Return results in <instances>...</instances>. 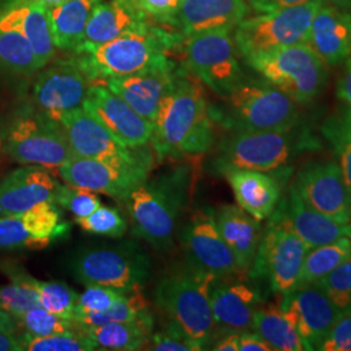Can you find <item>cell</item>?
<instances>
[{"mask_svg":"<svg viewBox=\"0 0 351 351\" xmlns=\"http://www.w3.org/2000/svg\"><path fill=\"white\" fill-rule=\"evenodd\" d=\"M0 27L20 32L30 43L43 68L55 59L58 49L51 33L47 8L43 4H5L0 10Z\"/></svg>","mask_w":351,"mask_h":351,"instance_id":"83f0119b","label":"cell"},{"mask_svg":"<svg viewBox=\"0 0 351 351\" xmlns=\"http://www.w3.org/2000/svg\"><path fill=\"white\" fill-rule=\"evenodd\" d=\"M280 307L297 329L304 350H317L342 316L316 284L293 289L282 295Z\"/></svg>","mask_w":351,"mask_h":351,"instance_id":"e0dca14e","label":"cell"},{"mask_svg":"<svg viewBox=\"0 0 351 351\" xmlns=\"http://www.w3.org/2000/svg\"><path fill=\"white\" fill-rule=\"evenodd\" d=\"M126 294L128 291H121L117 289L101 287V285H88L84 293L78 294L75 314L99 313V311L108 310L116 302L123 300Z\"/></svg>","mask_w":351,"mask_h":351,"instance_id":"f6af8a7d","label":"cell"},{"mask_svg":"<svg viewBox=\"0 0 351 351\" xmlns=\"http://www.w3.org/2000/svg\"><path fill=\"white\" fill-rule=\"evenodd\" d=\"M43 65L26 38L14 29L0 27V71L16 75L38 73Z\"/></svg>","mask_w":351,"mask_h":351,"instance_id":"8d00e7d4","label":"cell"},{"mask_svg":"<svg viewBox=\"0 0 351 351\" xmlns=\"http://www.w3.org/2000/svg\"><path fill=\"white\" fill-rule=\"evenodd\" d=\"M349 258H351L349 237H342L326 245L308 249L295 288L317 282Z\"/></svg>","mask_w":351,"mask_h":351,"instance_id":"e575fe53","label":"cell"},{"mask_svg":"<svg viewBox=\"0 0 351 351\" xmlns=\"http://www.w3.org/2000/svg\"><path fill=\"white\" fill-rule=\"evenodd\" d=\"M75 221L81 229L90 234L110 239L124 237L129 228L125 216L120 213L119 208L107 207L103 204L86 217L77 219Z\"/></svg>","mask_w":351,"mask_h":351,"instance_id":"60d3db41","label":"cell"},{"mask_svg":"<svg viewBox=\"0 0 351 351\" xmlns=\"http://www.w3.org/2000/svg\"><path fill=\"white\" fill-rule=\"evenodd\" d=\"M191 181L188 164L149 176L125 201L132 233L158 251L171 250L188 206Z\"/></svg>","mask_w":351,"mask_h":351,"instance_id":"7a4b0ae2","label":"cell"},{"mask_svg":"<svg viewBox=\"0 0 351 351\" xmlns=\"http://www.w3.org/2000/svg\"><path fill=\"white\" fill-rule=\"evenodd\" d=\"M332 4L351 13V0H332Z\"/></svg>","mask_w":351,"mask_h":351,"instance_id":"6f0895ef","label":"cell"},{"mask_svg":"<svg viewBox=\"0 0 351 351\" xmlns=\"http://www.w3.org/2000/svg\"><path fill=\"white\" fill-rule=\"evenodd\" d=\"M251 330L256 332L272 350H304L297 329L282 313L280 304L261 306L254 315Z\"/></svg>","mask_w":351,"mask_h":351,"instance_id":"836d02e7","label":"cell"},{"mask_svg":"<svg viewBox=\"0 0 351 351\" xmlns=\"http://www.w3.org/2000/svg\"><path fill=\"white\" fill-rule=\"evenodd\" d=\"M101 0H68L47 8L53 43L58 50L75 51Z\"/></svg>","mask_w":351,"mask_h":351,"instance_id":"4dcf8cb0","label":"cell"},{"mask_svg":"<svg viewBox=\"0 0 351 351\" xmlns=\"http://www.w3.org/2000/svg\"><path fill=\"white\" fill-rule=\"evenodd\" d=\"M59 182L40 165H23L0 181V216L25 213L45 202L55 203Z\"/></svg>","mask_w":351,"mask_h":351,"instance_id":"603a6c76","label":"cell"},{"mask_svg":"<svg viewBox=\"0 0 351 351\" xmlns=\"http://www.w3.org/2000/svg\"><path fill=\"white\" fill-rule=\"evenodd\" d=\"M217 276L186 263L164 274L154 289V303L195 350H206L216 336L211 289Z\"/></svg>","mask_w":351,"mask_h":351,"instance_id":"3957f363","label":"cell"},{"mask_svg":"<svg viewBox=\"0 0 351 351\" xmlns=\"http://www.w3.org/2000/svg\"><path fill=\"white\" fill-rule=\"evenodd\" d=\"M317 146L306 132L290 130H228L213 155V169L224 175L243 169L274 173L285 168L298 154Z\"/></svg>","mask_w":351,"mask_h":351,"instance_id":"277c9868","label":"cell"},{"mask_svg":"<svg viewBox=\"0 0 351 351\" xmlns=\"http://www.w3.org/2000/svg\"><path fill=\"white\" fill-rule=\"evenodd\" d=\"M341 315L351 314V258L317 282Z\"/></svg>","mask_w":351,"mask_h":351,"instance_id":"b9f144b4","label":"cell"},{"mask_svg":"<svg viewBox=\"0 0 351 351\" xmlns=\"http://www.w3.org/2000/svg\"><path fill=\"white\" fill-rule=\"evenodd\" d=\"M82 107L128 149H141L150 143L154 123L101 82L90 88Z\"/></svg>","mask_w":351,"mask_h":351,"instance_id":"d6986e66","label":"cell"},{"mask_svg":"<svg viewBox=\"0 0 351 351\" xmlns=\"http://www.w3.org/2000/svg\"><path fill=\"white\" fill-rule=\"evenodd\" d=\"M343 71L337 80L336 93L339 101L351 110V58L345 60Z\"/></svg>","mask_w":351,"mask_h":351,"instance_id":"816d5d0a","label":"cell"},{"mask_svg":"<svg viewBox=\"0 0 351 351\" xmlns=\"http://www.w3.org/2000/svg\"><path fill=\"white\" fill-rule=\"evenodd\" d=\"M0 351H24L21 337L17 333L0 330Z\"/></svg>","mask_w":351,"mask_h":351,"instance_id":"db71d44e","label":"cell"},{"mask_svg":"<svg viewBox=\"0 0 351 351\" xmlns=\"http://www.w3.org/2000/svg\"><path fill=\"white\" fill-rule=\"evenodd\" d=\"M349 226H350V232H349V239H350V241H351V219H350V223H349Z\"/></svg>","mask_w":351,"mask_h":351,"instance_id":"91938a15","label":"cell"},{"mask_svg":"<svg viewBox=\"0 0 351 351\" xmlns=\"http://www.w3.org/2000/svg\"><path fill=\"white\" fill-rule=\"evenodd\" d=\"M315 1H326V0H249V4L255 12L264 13L315 3Z\"/></svg>","mask_w":351,"mask_h":351,"instance_id":"681fc988","label":"cell"},{"mask_svg":"<svg viewBox=\"0 0 351 351\" xmlns=\"http://www.w3.org/2000/svg\"><path fill=\"white\" fill-rule=\"evenodd\" d=\"M180 47L186 71L221 98L246 77L232 30L194 34L185 38Z\"/></svg>","mask_w":351,"mask_h":351,"instance_id":"8fae6325","label":"cell"},{"mask_svg":"<svg viewBox=\"0 0 351 351\" xmlns=\"http://www.w3.org/2000/svg\"><path fill=\"white\" fill-rule=\"evenodd\" d=\"M308 251L289 226L282 201L268 219L255 259L249 269L252 281H267L275 294L285 295L297 287Z\"/></svg>","mask_w":351,"mask_h":351,"instance_id":"9c48e42d","label":"cell"},{"mask_svg":"<svg viewBox=\"0 0 351 351\" xmlns=\"http://www.w3.org/2000/svg\"><path fill=\"white\" fill-rule=\"evenodd\" d=\"M221 336H215L211 350L215 351H239V332L237 330H228L220 332Z\"/></svg>","mask_w":351,"mask_h":351,"instance_id":"f5cc1de1","label":"cell"},{"mask_svg":"<svg viewBox=\"0 0 351 351\" xmlns=\"http://www.w3.org/2000/svg\"><path fill=\"white\" fill-rule=\"evenodd\" d=\"M181 72L171 59L134 75L104 80L103 85L121 97L142 117L155 121L159 106Z\"/></svg>","mask_w":351,"mask_h":351,"instance_id":"44dd1931","label":"cell"},{"mask_svg":"<svg viewBox=\"0 0 351 351\" xmlns=\"http://www.w3.org/2000/svg\"><path fill=\"white\" fill-rule=\"evenodd\" d=\"M282 204L291 230L306 243L308 249L326 245L342 237H349V224H341L324 213L311 208L303 202L293 185L289 189L288 197L282 199Z\"/></svg>","mask_w":351,"mask_h":351,"instance_id":"f546056e","label":"cell"},{"mask_svg":"<svg viewBox=\"0 0 351 351\" xmlns=\"http://www.w3.org/2000/svg\"><path fill=\"white\" fill-rule=\"evenodd\" d=\"M245 60L263 80L297 104L314 101L326 88V63L306 43L258 52Z\"/></svg>","mask_w":351,"mask_h":351,"instance_id":"ba28073f","label":"cell"},{"mask_svg":"<svg viewBox=\"0 0 351 351\" xmlns=\"http://www.w3.org/2000/svg\"><path fill=\"white\" fill-rule=\"evenodd\" d=\"M64 1H68V0H10L7 4H17V3H39V4H43L46 8L52 7V5H56V4H60Z\"/></svg>","mask_w":351,"mask_h":351,"instance_id":"9f6ffc18","label":"cell"},{"mask_svg":"<svg viewBox=\"0 0 351 351\" xmlns=\"http://www.w3.org/2000/svg\"><path fill=\"white\" fill-rule=\"evenodd\" d=\"M0 330L17 333V323H16L14 317L4 313L3 310H0Z\"/></svg>","mask_w":351,"mask_h":351,"instance_id":"11a10c76","label":"cell"},{"mask_svg":"<svg viewBox=\"0 0 351 351\" xmlns=\"http://www.w3.org/2000/svg\"><path fill=\"white\" fill-rule=\"evenodd\" d=\"M185 38L146 24L93 50L81 52L98 82L134 75L168 60V52L180 47Z\"/></svg>","mask_w":351,"mask_h":351,"instance_id":"8992f818","label":"cell"},{"mask_svg":"<svg viewBox=\"0 0 351 351\" xmlns=\"http://www.w3.org/2000/svg\"><path fill=\"white\" fill-rule=\"evenodd\" d=\"M146 24L149 20L129 0H101L88 20L80 46L73 52L93 50Z\"/></svg>","mask_w":351,"mask_h":351,"instance_id":"484cf974","label":"cell"},{"mask_svg":"<svg viewBox=\"0 0 351 351\" xmlns=\"http://www.w3.org/2000/svg\"><path fill=\"white\" fill-rule=\"evenodd\" d=\"M154 163V154L136 163H106L97 159L73 156L58 168L66 185L104 194L113 199L125 202L128 197L146 181Z\"/></svg>","mask_w":351,"mask_h":351,"instance_id":"5bb4252c","label":"cell"},{"mask_svg":"<svg viewBox=\"0 0 351 351\" xmlns=\"http://www.w3.org/2000/svg\"><path fill=\"white\" fill-rule=\"evenodd\" d=\"M69 272L82 285H101L121 291H136L150 280V255L134 241L88 246L71 256Z\"/></svg>","mask_w":351,"mask_h":351,"instance_id":"5b68a950","label":"cell"},{"mask_svg":"<svg viewBox=\"0 0 351 351\" xmlns=\"http://www.w3.org/2000/svg\"><path fill=\"white\" fill-rule=\"evenodd\" d=\"M223 176L232 188L237 206L254 219L268 220L275 213L282 194L276 176L243 169L228 171Z\"/></svg>","mask_w":351,"mask_h":351,"instance_id":"4316f807","label":"cell"},{"mask_svg":"<svg viewBox=\"0 0 351 351\" xmlns=\"http://www.w3.org/2000/svg\"><path fill=\"white\" fill-rule=\"evenodd\" d=\"M23 348L27 351H94L99 350L98 345L78 328L75 330L52 335L46 337H34L20 335Z\"/></svg>","mask_w":351,"mask_h":351,"instance_id":"f35d334b","label":"cell"},{"mask_svg":"<svg viewBox=\"0 0 351 351\" xmlns=\"http://www.w3.org/2000/svg\"><path fill=\"white\" fill-rule=\"evenodd\" d=\"M239 351H274L272 348L254 330L239 332Z\"/></svg>","mask_w":351,"mask_h":351,"instance_id":"f907efd6","label":"cell"},{"mask_svg":"<svg viewBox=\"0 0 351 351\" xmlns=\"http://www.w3.org/2000/svg\"><path fill=\"white\" fill-rule=\"evenodd\" d=\"M302 199L341 224L351 219V194L336 160H311L303 165L293 182Z\"/></svg>","mask_w":351,"mask_h":351,"instance_id":"2e32d148","label":"cell"},{"mask_svg":"<svg viewBox=\"0 0 351 351\" xmlns=\"http://www.w3.org/2000/svg\"><path fill=\"white\" fill-rule=\"evenodd\" d=\"M224 98L215 116L226 130H290L300 120L298 104L265 80L245 77Z\"/></svg>","mask_w":351,"mask_h":351,"instance_id":"52a82bcc","label":"cell"},{"mask_svg":"<svg viewBox=\"0 0 351 351\" xmlns=\"http://www.w3.org/2000/svg\"><path fill=\"white\" fill-rule=\"evenodd\" d=\"M237 276L217 277L211 289V308L219 332L250 330L254 315L261 307V291Z\"/></svg>","mask_w":351,"mask_h":351,"instance_id":"7402d4cb","label":"cell"},{"mask_svg":"<svg viewBox=\"0 0 351 351\" xmlns=\"http://www.w3.org/2000/svg\"><path fill=\"white\" fill-rule=\"evenodd\" d=\"M3 152H4V141H3V136L0 134V156Z\"/></svg>","mask_w":351,"mask_h":351,"instance_id":"680465c9","label":"cell"},{"mask_svg":"<svg viewBox=\"0 0 351 351\" xmlns=\"http://www.w3.org/2000/svg\"><path fill=\"white\" fill-rule=\"evenodd\" d=\"M150 311L149 302L141 290H137L128 293L123 300L116 302L108 310L99 313H78L75 315L73 322L78 328H90L110 323L133 322Z\"/></svg>","mask_w":351,"mask_h":351,"instance_id":"74e56055","label":"cell"},{"mask_svg":"<svg viewBox=\"0 0 351 351\" xmlns=\"http://www.w3.org/2000/svg\"><path fill=\"white\" fill-rule=\"evenodd\" d=\"M304 43L326 66L345 63L351 55V13L324 3L315 14Z\"/></svg>","mask_w":351,"mask_h":351,"instance_id":"d4e9b609","label":"cell"},{"mask_svg":"<svg viewBox=\"0 0 351 351\" xmlns=\"http://www.w3.org/2000/svg\"><path fill=\"white\" fill-rule=\"evenodd\" d=\"M97 82L82 53L49 63L38 72L32 88L33 108L60 123L64 114L84 106L88 90Z\"/></svg>","mask_w":351,"mask_h":351,"instance_id":"7c38bea8","label":"cell"},{"mask_svg":"<svg viewBox=\"0 0 351 351\" xmlns=\"http://www.w3.org/2000/svg\"><path fill=\"white\" fill-rule=\"evenodd\" d=\"M326 1L259 13L243 19L233 30L239 55H250L297 43H304L315 14Z\"/></svg>","mask_w":351,"mask_h":351,"instance_id":"4fadbf2b","label":"cell"},{"mask_svg":"<svg viewBox=\"0 0 351 351\" xmlns=\"http://www.w3.org/2000/svg\"><path fill=\"white\" fill-rule=\"evenodd\" d=\"M60 124L75 156L106 163L129 164L136 163L152 154V149H147V146L128 149L121 145L84 107L64 114Z\"/></svg>","mask_w":351,"mask_h":351,"instance_id":"9a60e30c","label":"cell"},{"mask_svg":"<svg viewBox=\"0 0 351 351\" xmlns=\"http://www.w3.org/2000/svg\"><path fill=\"white\" fill-rule=\"evenodd\" d=\"M147 346L149 350L155 351H197L184 333L169 322L164 329L152 333Z\"/></svg>","mask_w":351,"mask_h":351,"instance_id":"bcb514c9","label":"cell"},{"mask_svg":"<svg viewBox=\"0 0 351 351\" xmlns=\"http://www.w3.org/2000/svg\"><path fill=\"white\" fill-rule=\"evenodd\" d=\"M245 0H181L172 25L184 38L216 30H234L246 19Z\"/></svg>","mask_w":351,"mask_h":351,"instance_id":"cb8c5ba5","label":"cell"},{"mask_svg":"<svg viewBox=\"0 0 351 351\" xmlns=\"http://www.w3.org/2000/svg\"><path fill=\"white\" fill-rule=\"evenodd\" d=\"M16 323L17 326H21L24 329V333L34 337H46L78 329L73 320L52 314L40 306H37L29 310L25 314L21 315L16 320Z\"/></svg>","mask_w":351,"mask_h":351,"instance_id":"ab89813d","label":"cell"},{"mask_svg":"<svg viewBox=\"0 0 351 351\" xmlns=\"http://www.w3.org/2000/svg\"><path fill=\"white\" fill-rule=\"evenodd\" d=\"M3 141L4 152L21 165L58 169L75 156L62 124L33 107L16 113Z\"/></svg>","mask_w":351,"mask_h":351,"instance_id":"30bf717a","label":"cell"},{"mask_svg":"<svg viewBox=\"0 0 351 351\" xmlns=\"http://www.w3.org/2000/svg\"><path fill=\"white\" fill-rule=\"evenodd\" d=\"M3 271L11 280H19L33 289L37 293L40 307L64 319L73 320L78 294L71 287L60 281L38 280L17 267H4Z\"/></svg>","mask_w":351,"mask_h":351,"instance_id":"d6a6232c","label":"cell"},{"mask_svg":"<svg viewBox=\"0 0 351 351\" xmlns=\"http://www.w3.org/2000/svg\"><path fill=\"white\" fill-rule=\"evenodd\" d=\"M216 226L233 252L239 269L249 272L263 236L262 221L254 219L239 206L224 204L215 211Z\"/></svg>","mask_w":351,"mask_h":351,"instance_id":"f1b7e54d","label":"cell"},{"mask_svg":"<svg viewBox=\"0 0 351 351\" xmlns=\"http://www.w3.org/2000/svg\"><path fill=\"white\" fill-rule=\"evenodd\" d=\"M55 203L56 206H60L72 213L75 220L86 217L101 206V198L97 195V193L66 184H59L55 194Z\"/></svg>","mask_w":351,"mask_h":351,"instance_id":"7bdbcfd3","label":"cell"},{"mask_svg":"<svg viewBox=\"0 0 351 351\" xmlns=\"http://www.w3.org/2000/svg\"><path fill=\"white\" fill-rule=\"evenodd\" d=\"M154 328L155 319L150 311L133 322L80 329L98 345L99 350L134 351L149 345Z\"/></svg>","mask_w":351,"mask_h":351,"instance_id":"1f68e13d","label":"cell"},{"mask_svg":"<svg viewBox=\"0 0 351 351\" xmlns=\"http://www.w3.org/2000/svg\"><path fill=\"white\" fill-rule=\"evenodd\" d=\"M339 164L343 181L351 194V110L345 104L330 113L320 128Z\"/></svg>","mask_w":351,"mask_h":351,"instance_id":"d590c367","label":"cell"},{"mask_svg":"<svg viewBox=\"0 0 351 351\" xmlns=\"http://www.w3.org/2000/svg\"><path fill=\"white\" fill-rule=\"evenodd\" d=\"M145 17L151 21H158L172 25L181 0H129Z\"/></svg>","mask_w":351,"mask_h":351,"instance_id":"7dc6e473","label":"cell"},{"mask_svg":"<svg viewBox=\"0 0 351 351\" xmlns=\"http://www.w3.org/2000/svg\"><path fill=\"white\" fill-rule=\"evenodd\" d=\"M37 306V293L24 282L11 280L10 285L0 287V310L13 316L14 320Z\"/></svg>","mask_w":351,"mask_h":351,"instance_id":"ee69618b","label":"cell"},{"mask_svg":"<svg viewBox=\"0 0 351 351\" xmlns=\"http://www.w3.org/2000/svg\"><path fill=\"white\" fill-rule=\"evenodd\" d=\"M150 143L158 163L199 156L213 147V111L199 80L184 69L159 106Z\"/></svg>","mask_w":351,"mask_h":351,"instance_id":"6da1fadb","label":"cell"},{"mask_svg":"<svg viewBox=\"0 0 351 351\" xmlns=\"http://www.w3.org/2000/svg\"><path fill=\"white\" fill-rule=\"evenodd\" d=\"M182 246L188 263L202 271L217 277L243 274L217 229L215 210L201 208L189 219L182 229Z\"/></svg>","mask_w":351,"mask_h":351,"instance_id":"ac0fdd59","label":"cell"},{"mask_svg":"<svg viewBox=\"0 0 351 351\" xmlns=\"http://www.w3.org/2000/svg\"><path fill=\"white\" fill-rule=\"evenodd\" d=\"M66 228L53 202L40 203L25 213L0 216V250L46 249Z\"/></svg>","mask_w":351,"mask_h":351,"instance_id":"ffe728a7","label":"cell"},{"mask_svg":"<svg viewBox=\"0 0 351 351\" xmlns=\"http://www.w3.org/2000/svg\"><path fill=\"white\" fill-rule=\"evenodd\" d=\"M317 350L351 351V314L339 317Z\"/></svg>","mask_w":351,"mask_h":351,"instance_id":"c3c4849f","label":"cell"}]
</instances>
